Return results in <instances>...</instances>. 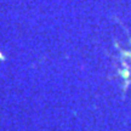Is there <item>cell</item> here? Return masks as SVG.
<instances>
[{
    "instance_id": "6da1fadb",
    "label": "cell",
    "mask_w": 131,
    "mask_h": 131,
    "mask_svg": "<svg viewBox=\"0 0 131 131\" xmlns=\"http://www.w3.org/2000/svg\"><path fill=\"white\" fill-rule=\"evenodd\" d=\"M120 75L123 76V78H127V76L130 75V73H129V70L124 69V70H121V72H120Z\"/></svg>"
}]
</instances>
